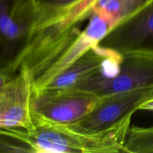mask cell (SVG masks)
Returning a JSON list of instances; mask_svg holds the SVG:
<instances>
[{
	"label": "cell",
	"mask_w": 153,
	"mask_h": 153,
	"mask_svg": "<svg viewBox=\"0 0 153 153\" xmlns=\"http://www.w3.org/2000/svg\"><path fill=\"white\" fill-rule=\"evenodd\" d=\"M122 55L120 54L97 45L84 53L41 90L70 88L79 81L102 70L110 63L120 61Z\"/></svg>",
	"instance_id": "9c48e42d"
},
{
	"label": "cell",
	"mask_w": 153,
	"mask_h": 153,
	"mask_svg": "<svg viewBox=\"0 0 153 153\" xmlns=\"http://www.w3.org/2000/svg\"><path fill=\"white\" fill-rule=\"evenodd\" d=\"M70 88L99 97L141 88H153V55L133 52L122 59L110 74L97 72Z\"/></svg>",
	"instance_id": "3957f363"
},
{
	"label": "cell",
	"mask_w": 153,
	"mask_h": 153,
	"mask_svg": "<svg viewBox=\"0 0 153 153\" xmlns=\"http://www.w3.org/2000/svg\"><path fill=\"white\" fill-rule=\"evenodd\" d=\"M35 19L34 0H0V71L18 73Z\"/></svg>",
	"instance_id": "7a4b0ae2"
},
{
	"label": "cell",
	"mask_w": 153,
	"mask_h": 153,
	"mask_svg": "<svg viewBox=\"0 0 153 153\" xmlns=\"http://www.w3.org/2000/svg\"><path fill=\"white\" fill-rule=\"evenodd\" d=\"M100 97L73 88L43 89L32 93V117L59 124L76 122L89 112Z\"/></svg>",
	"instance_id": "5b68a950"
},
{
	"label": "cell",
	"mask_w": 153,
	"mask_h": 153,
	"mask_svg": "<svg viewBox=\"0 0 153 153\" xmlns=\"http://www.w3.org/2000/svg\"><path fill=\"white\" fill-rule=\"evenodd\" d=\"M153 97V88H141L100 97L96 105L73 123L67 124L76 131L87 134L112 129L131 117L143 103Z\"/></svg>",
	"instance_id": "277c9868"
},
{
	"label": "cell",
	"mask_w": 153,
	"mask_h": 153,
	"mask_svg": "<svg viewBox=\"0 0 153 153\" xmlns=\"http://www.w3.org/2000/svg\"><path fill=\"white\" fill-rule=\"evenodd\" d=\"M140 110L153 111V97L145 102L140 108Z\"/></svg>",
	"instance_id": "9a60e30c"
},
{
	"label": "cell",
	"mask_w": 153,
	"mask_h": 153,
	"mask_svg": "<svg viewBox=\"0 0 153 153\" xmlns=\"http://www.w3.org/2000/svg\"><path fill=\"white\" fill-rule=\"evenodd\" d=\"M32 117L34 127L27 134L36 153H127L125 143L131 120L108 131L87 134L67 124Z\"/></svg>",
	"instance_id": "6da1fadb"
},
{
	"label": "cell",
	"mask_w": 153,
	"mask_h": 153,
	"mask_svg": "<svg viewBox=\"0 0 153 153\" xmlns=\"http://www.w3.org/2000/svg\"><path fill=\"white\" fill-rule=\"evenodd\" d=\"M82 0H34L36 19L34 32L52 23Z\"/></svg>",
	"instance_id": "8fae6325"
},
{
	"label": "cell",
	"mask_w": 153,
	"mask_h": 153,
	"mask_svg": "<svg viewBox=\"0 0 153 153\" xmlns=\"http://www.w3.org/2000/svg\"><path fill=\"white\" fill-rule=\"evenodd\" d=\"M125 147L127 153H153V126H131L127 133Z\"/></svg>",
	"instance_id": "4fadbf2b"
},
{
	"label": "cell",
	"mask_w": 153,
	"mask_h": 153,
	"mask_svg": "<svg viewBox=\"0 0 153 153\" xmlns=\"http://www.w3.org/2000/svg\"><path fill=\"white\" fill-rule=\"evenodd\" d=\"M114 28L109 21L94 13L79 36L32 81V93L43 89L51 80L70 67Z\"/></svg>",
	"instance_id": "52a82bcc"
},
{
	"label": "cell",
	"mask_w": 153,
	"mask_h": 153,
	"mask_svg": "<svg viewBox=\"0 0 153 153\" xmlns=\"http://www.w3.org/2000/svg\"><path fill=\"white\" fill-rule=\"evenodd\" d=\"M17 75L13 73H7V72L0 71V91L4 88L15 76Z\"/></svg>",
	"instance_id": "5bb4252c"
},
{
	"label": "cell",
	"mask_w": 153,
	"mask_h": 153,
	"mask_svg": "<svg viewBox=\"0 0 153 153\" xmlns=\"http://www.w3.org/2000/svg\"><path fill=\"white\" fill-rule=\"evenodd\" d=\"M97 46L123 55H153V0L117 24Z\"/></svg>",
	"instance_id": "8992f818"
},
{
	"label": "cell",
	"mask_w": 153,
	"mask_h": 153,
	"mask_svg": "<svg viewBox=\"0 0 153 153\" xmlns=\"http://www.w3.org/2000/svg\"><path fill=\"white\" fill-rule=\"evenodd\" d=\"M31 97L32 85L29 75L26 72H18L0 91V128L32 129Z\"/></svg>",
	"instance_id": "ba28073f"
},
{
	"label": "cell",
	"mask_w": 153,
	"mask_h": 153,
	"mask_svg": "<svg viewBox=\"0 0 153 153\" xmlns=\"http://www.w3.org/2000/svg\"><path fill=\"white\" fill-rule=\"evenodd\" d=\"M149 0H97L94 13L107 19L114 27L141 8Z\"/></svg>",
	"instance_id": "30bf717a"
},
{
	"label": "cell",
	"mask_w": 153,
	"mask_h": 153,
	"mask_svg": "<svg viewBox=\"0 0 153 153\" xmlns=\"http://www.w3.org/2000/svg\"><path fill=\"white\" fill-rule=\"evenodd\" d=\"M10 152L36 153L26 130L0 128V153Z\"/></svg>",
	"instance_id": "7c38bea8"
}]
</instances>
